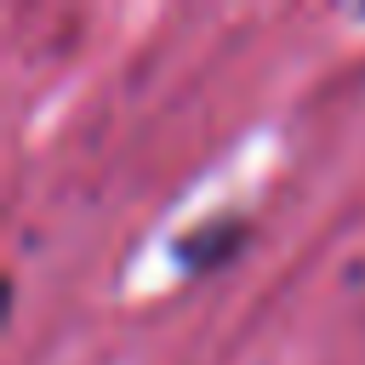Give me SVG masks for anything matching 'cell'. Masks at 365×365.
Returning a JSON list of instances; mask_svg holds the SVG:
<instances>
[{"label":"cell","instance_id":"6da1fadb","mask_svg":"<svg viewBox=\"0 0 365 365\" xmlns=\"http://www.w3.org/2000/svg\"><path fill=\"white\" fill-rule=\"evenodd\" d=\"M245 245H251V217L217 211V217H205V222H194V228H182V234L171 240V262H177L188 279H200V274L228 268Z\"/></svg>","mask_w":365,"mask_h":365}]
</instances>
